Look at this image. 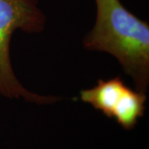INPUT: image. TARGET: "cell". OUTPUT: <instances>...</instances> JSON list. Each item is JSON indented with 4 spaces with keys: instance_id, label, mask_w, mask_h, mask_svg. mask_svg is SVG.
Returning a JSON list of instances; mask_svg holds the SVG:
<instances>
[{
    "instance_id": "cell-2",
    "label": "cell",
    "mask_w": 149,
    "mask_h": 149,
    "mask_svg": "<svg viewBox=\"0 0 149 149\" xmlns=\"http://www.w3.org/2000/svg\"><path fill=\"white\" fill-rule=\"evenodd\" d=\"M46 16L37 0H0V95L8 99L47 104L58 101L56 96L39 95L28 91L17 80L10 59L11 38L17 30L37 33L45 27Z\"/></svg>"
},
{
    "instance_id": "cell-4",
    "label": "cell",
    "mask_w": 149,
    "mask_h": 149,
    "mask_svg": "<svg viewBox=\"0 0 149 149\" xmlns=\"http://www.w3.org/2000/svg\"><path fill=\"white\" fill-rule=\"evenodd\" d=\"M146 100V93L127 87L113 112V118L124 129H133L139 118L143 116Z\"/></svg>"
},
{
    "instance_id": "cell-3",
    "label": "cell",
    "mask_w": 149,
    "mask_h": 149,
    "mask_svg": "<svg viewBox=\"0 0 149 149\" xmlns=\"http://www.w3.org/2000/svg\"><path fill=\"white\" fill-rule=\"evenodd\" d=\"M127 87L119 76L107 80L100 79L95 87L80 92V100L90 104L106 117L113 118V112Z\"/></svg>"
},
{
    "instance_id": "cell-1",
    "label": "cell",
    "mask_w": 149,
    "mask_h": 149,
    "mask_svg": "<svg viewBox=\"0 0 149 149\" xmlns=\"http://www.w3.org/2000/svg\"><path fill=\"white\" fill-rule=\"evenodd\" d=\"M95 26L83 41L85 49L104 52L117 59L135 90L146 93L149 84V25L120 0H95Z\"/></svg>"
}]
</instances>
